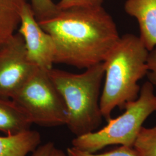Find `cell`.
I'll return each mask as SVG.
<instances>
[{
  "label": "cell",
  "mask_w": 156,
  "mask_h": 156,
  "mask_svg": "<svg viewBox=\"0 0 156 156\" xmlns=\"http://www.w3.org/2000/svg\"><path fill=\"white\" fill-rule=\"evenodd\" d=\"M41 142L38 131L28 130L22 134L0 136V156H26Z\"/></svg>",
  "instance_id": "10"
},
{
  "label": "cell",
  "mask_w": 156,
  "mask_h": 156,
  "mask_svg": "<svg viewBox=\"0 0 156 156\" xmlns=\"http://www.w3.org/2000/svg\"><path fill=\"white\" fill-rule=\"evenodd\" d=\"M67 156H137L131 147L120 146L119 147L104 153L97 154L79 151L73 146L67 149Z\"/></svg>",
  "instance_id": "14"
},
{
  "label": "cell",
  "mask_w": 156,
  "mask_h": 156,
  "mask_svg": "<svg viewBox=\"0 0 156 156\" xmlns=\"http://www.w3.org/2000/svg\"><path fill=\"white\" fill-rule=\"evenodd\" d=\"M55 147L54 144L51 142H48L44 145L39 146L33 152L31 156H49L50 151Z\"/></svg>",
  "instance_id": "17"
},
{
  "label": "cell",
  "mask_w": 156,
  "mask_h": 156,
  "mask_svg": "<svg viewBox=\"0 0 156 156\" xmlns=\"http://www.w3.org/2000/svg\"><path fill=\"white\" fill-rule=\"evenodd\" d=\"M36 19L39 22L55 16L60 10L53 0H30Z\"/></svg>",
  "instance_id": "13"
},
{
  "label": "cell",
  "mask_w": 156,
  "mask_h": 156,
  "mask_svg": "<svg viewBox=\"0 0 156 156\" xmlns=\"http://www.w3.org/2000/svg\"><path fill=\"white\" fill-rule=\"evenodd\" d=\"M32 122L21 108L10 98L0 97V131L7 135L31 129Z\"/></svg>",
  "instance_id": "9"
},
{
  "label": "cell",
  "mask_w": 156,
  "mask_h": 156,
  "mask_svg": "<svg viewBox=\"0 0 156 156\" xmlns=\"http://www.w3.org/2000/svg\"><path fill=\"white\" fill-rule=\"evenodd\" d=\"M12 100L33 124L48 127L67 125V106L47 71L37 67Z\"/></svg>",
  "instance_id": "5"
},
{
  "label": "cell",
  "mask_w": 156,
  "mask_h": 156,
  "mask_svg": "<svg viewBox=\"0 0 156 156\" xmlns=\"http://www.w3.org/2000/svg\"><path fill=\"white\" fill-rule=\"evenodd\" d=\"M49 156H67V154L64 152V151L54 147L50 151Z\"/></svg>",
  "instance_id": "18"
},
{
  "label": "cell",
  "mask_w": 156,
  "mask_h": 156,
  "mask_svg": "<svg viewBox=\"0 0 156 156\" xmlns=\"http://www.w3.org/2000/svg\"><path fill=\"white\" fill-rule=\"evenodd\" d=\"M55 46V64L87 69L105 61L120 36L102 6H73L38 22Z\"/></svg>",
  "instance_id": "1"
},
{
  "label": "cell",
  "mask_w": 156,
  "mask_h": 156,
  "mask_svg": "<svg viewBox=\"0 0 156 156\" xmlns=\"http://www.w3.org/2000/svg\"><path fill=\"white\" fill-rule=\"evenodd\" d=\"M17 33L24 40L29 61L45 71L52 69L55 54L53 40L40 26L27 2L23 6Z\"/></svg>",
  "instance_id": "7"
},
{
  "label": "cell",
  "mask_w": 156,
  "mask_h": 156,
  "mask_svg": "<svg viewBox=\"0 0 156 156\" xmlns=\"http://www.w3.org/2000/svg\"><path fill=\"white\" fill-rule=\"evenodd\" d=\"M132 148L137 156H156V126L142 127Z\"/></svg>",
  "instance_id": "12"
},
{
  "label": "cell",
  "mask_w": 156,
  "mask_h": 156,
  "mask_svg": "<svg viewBox=\"0 0 156 156\" xmlns=\"http://www.w3.org/2000/svg\"><path fill=\"white\" fill-rule=\"evenodd\" d=\"M36 68L28 60L22 37L14 34L0 46V97L12 99Z\"/></svg>",
  "instance_id": "6"
},
{
  "label": "cell",
  "mask_w": 156,
  "mask_h": 156,
  "mask_svg": "<svg viewBox=\"0 0 156 156\" xmlns=\"http://www.w3.org/2000/svg\"><path fill=\"white\" fill-rule=\"evenodd\" d=\"M153 86L149 81L146 82L138 98L125 105L122 115L111 118L106 126L98 131L76 136L72 141L73 147L88 153H96L110 145L132 147L145 120L156 111Z\"/></svg>",
  "instance_id": "4"
},
{
  "label": "cell",
  "mask_w": 156,
  "mask_h": 156,
  "mask_svg": "<svg viewBox=\"0 0 156 156\" xmlns=\"http://www.w3.org/2000/svg\"><path fill=\"white\" fill-rule=\"evenodd\" d=\"M147 64L149 71L147 74L148 81L156 86V47L149 51Z\"/></svg>",
  "instance_id": "16"
},
{
  "label": "cell",
  "mask_w": 156,
  "mask_h": 156,
  "mask_svg": "<svg viewBox=\"0 0 156 156\" xmlns=\"http://www.w3.org/2000/svg\"><path fill=\"white\" fill-rule=\"evenodd\" d=\"M51 81L64 101L68 111L67 124L76 136L95 131L102 123L100 100L105 75L104 62L73 73L52 68L48 71Z\"/></svg>",
  "instance_id": "3"
},
{
  "label": "cell",
  "mask_w": 156,
  "mask_h": 156,
  "mask_svg": "<svg viewBox=\"0 0 156 156\" xmlns=\"http://www.w3.org/2000/svg\"><path fill=\"white\" fill-rule=\"evenodd\" d=\"M104 0H60L57 4L60 9L73 6H102Z\"/></svg>",
  "instance_id": "15"
},
{
  "label": "cell",
  "mask_w": 156,
  "mask_h": 156,
  "mask_svg": "<svg viewBox=\"0 0 156 156\" xmlns=\"http://www.w3.org/2000/svg\"><path fill=\"white\" fill-rule=\"evenodd\" d=\"M126 12L138 23L140 41L151 51L156 47V0H127Z\"/></svg>",
  "instance_id": "8"
},
{
  "label": "cell",
  "mask_w": 156,
  "mask_h": 156,
  "mask_svg": "<svg viewBox=\"0 0 156 156\" xmlns=\"http://www.w3.org/2000/svg\"><path fill=\"white\" fill-rule=\"evenodd\" d=\"M149 53L139 37L127 34L120 37L103 62L105 79L100 105L106 122L116 108L123 109L138 98L140 87L138 83L149 72Z\"/></svg>",
  "instance_id": "2"
},
{
  "label": "cell",
  "mask_w": 156,
  "mask_h": 156,
  "mask_svg": "<svg viewBox=\"0 0 156 156\" xmlns=\"http://www.w3.org/2000/svg\"><path fill=\"white\" fill-rule=\"evenodd\" d=\"M26 0H0V46L16 33Z\"/></svg>",
  "instance_id": "11"
}]
</instances>
